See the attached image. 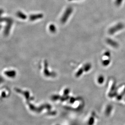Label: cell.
Listing matches in <instances>:
<instances>
[{"instance_id":"cell-1","label":"cell","mask_w":125,"mask_h":125,"mask_svg":"<svg viewBox=\"0 0 125 125\" xmlns=\"http://www.w3.org/2000/svg\"><path fill=\"white\" fill-rule=\"evenodd\" d=\"M72 11L73 9L71 7L67 8L61 18V22L62 24H64L66 22L67 20L71 14H72Z\"/></svg>"},{"instance_id":"cell-2","label":"cell","mask_w":125,"mask_h":125,"mask_svg":"<svg viewBox=\"0 0 125 125\" xmlns=\"http://www.w3.org/2000/svg\"><path fill=\"white\" fill-rule=\"evenodd\" d=\"M49 29L51 32H55L56 30V27L54 25H51L49 27Z\"/></svg>"},{"instance_id":"cell-3","label":"cell","mask_w":125,"mask_h":125,"mask_svg":"<svg viewBox=\"0 0 125 125\" xmlns=\"http://www.w3.org/2000/svg\"><path fill=\"white\" fill-rule=\"evenodd\" d=\"M70 0V1H71V0Z\"/></svg>"}]
</instances>
